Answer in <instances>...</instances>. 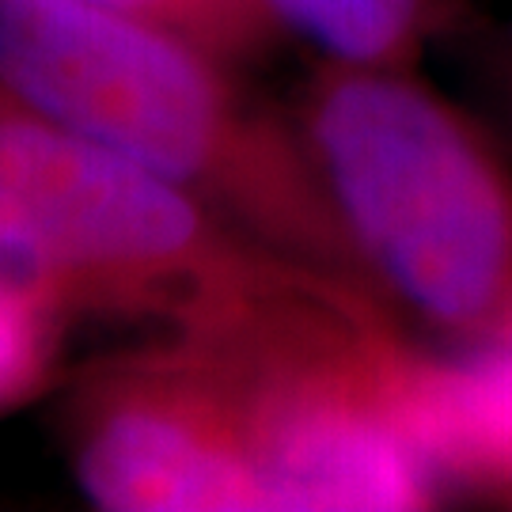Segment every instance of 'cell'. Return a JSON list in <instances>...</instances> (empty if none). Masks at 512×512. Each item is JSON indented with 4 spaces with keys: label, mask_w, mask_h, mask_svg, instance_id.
<instances>
[{
    "label": "cell",
    "mask_w": 512,
    "mask_h": 512,
    "mask_svg": "<svg viewBox=\"0 0 512 512\" xmlns=\"http://www.w3.org/2000/svg\"><path fill=\"white\" fill-rule=\"evenodd\" d=\"M92 4L171 27L236 65L277 46L266 19L258 16L255 0H92Z\"/></svg>",
    "instance_id": "8992f818"
},
{
    "label": "cell",
    "mask_w": 512,
    "mask_h": 512,
    "mask_svg": "<svg viewBox=\"0 0 512 512\" xmlns=\"http://www.w3.org/2000/svg\"><path fill=\"white\" fill-rule=\"evenodd\" d=\"M357 285L456 357L512 361V160L421 69L311 61L289 103Z\"/></svg>",
    "instance_id": "7a4b0ae2"
},
{
    "label": "cell",
    "mask_w": 512,
    "mask_h": 512,
    "mask_svg": "<svg viewBox=\"0 0 512 512\" xmlns=\"http://www.w3.org/2000/svg\"><path fill=\"white\" fill-rule=\"evenodd\" d=\"M277 42L323 65L421 69L478 23L475 0H255Z\"/></svg>",
    "instance_id": "5b68a950"
},
{
    "label": "cell",
    "mask_w": 512,
    "mask_h": 512,
    "mask_svg": "<svg viewBox=\"0 0 512 512\" xmlns=\"http://www.w3.org/2000/svg\"><path fill=\"white\" fill-rule=\"evenodd\" d=\"M330 285L342 281L0 92V289L57 323L217 334Z\"/></svg>",
    "instance_id": "3957f363"
},
{
    "label": "cell",
    "mask_w": 512,
    "mask_h": 512,
    "mask_svg": "<svg viewBox=\"0 0 512 512\" xmlns=\"http://www.w3.org/2000/svg\"><path fill=\"white\" fill-rule=\"evenodd\" d=\"M69 334L54 315L0 289V410L31 403L54 384Z\"/></svg>",
    "instance_id": "52a82bcc"
},
{
    "label": "cell",
    "mask_w": 512,
    "mask_h": 512,
    "mask_svg": "<svg viewBox=\"0 0 512 512\" xmlns=\"http://www.w3.org/2000/svg\"><path fill=\"white\" fill-rule=\"evenodd\" d=\"M342 296L365 293L330 285L247 327L148 334L88 361L57 410L80 494L110 512L274 509L285 342Z\"/></svg>",
    "instance_id": "277c9868"
},
{
    "label": "cell",
    "mask_w": 512,
    "mask_h": 512,
    "mask_svg": "<svg viewBox=\"0 0 512 512\" xmlns=\"http://www.w3.org/2000/svg\"><path fill=\"white\" fill-rule=\"evenodd\" d=\"M0 92L365 293L289 103L202 42L92 0H0Z\"/></svg>",
    "instance_id": "6da1fadb"
},
{
    "label": "cell",
    "mask_w": 512,
    "mask_h": 512,
    "mask_svg": "<svg viewBox=\"0 0 512 512\" xmlns=\"http://www.w3.org/2000/svg\"><path fill=\"white\" fill-rule=\"evenodd\" d=\"M452 46H463L471 54L478 76H486L490 92L497 95V103L505 107V114L512 118V38L494 31L486 19L478 16V23L463 38H456Z\"/></svg>",
    "instance_id": "ba28073f"
}]
</instances>
